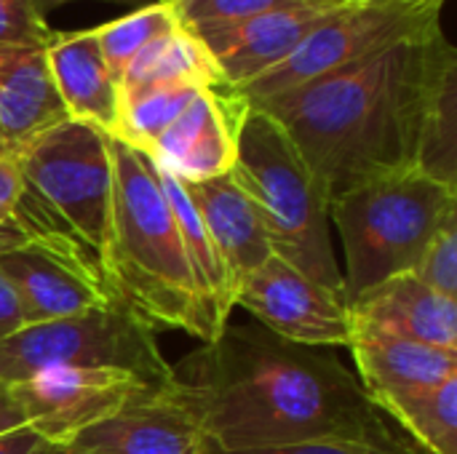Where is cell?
<instances>
[{
  "label": "cell",
  "instance_id": "obj_1",
  "mask_svg": "<svg viewBox=\"0 0 457 454\" xmlns=\"http://www.w3.org/2000/svg\"><path fill=\"white\" fill-rule=\"evenodd\" d=\"M171 375L166 396L217 452L311 442L407 444L335 353L281 340L260 324H228L217 340L174 364Z\"/></svg>",
  "mask_w": 457,
  "mask_h": 454
},
{
  "label": "cell",
  "instance_id": "obj_2",
  "mask_svg": "<svg viewBox=\"0 0 457 454\" xmlns=\"http://www.w3.org/2000/svg\"><path fill=\"white\" fill-rule=\"evenodd\" d=\"M455 59L434 29L252 107L278 120L329 203L370 179L415 169L428 99Z\"/></svg>",
  "mask_w": 457,
  "mask_h": 454
},
{
  "label": "cell",
  "instance_id": "obj_3",
  "mask_svg": "<svg viewBox=\"0 0 457 454\" xmlns=\"http://www.w3.org/2000/svg\"><path fill=\"white\" fill-rule=\"evenodd\" d=\"M107 147L112 163L110 278L115 297L147 326L187 332L206 343L187 252L155 163L110 134Z\"/></svg>",
  "mask_w": 457,
  "mask_h": 454
},
{
  "label": "cell",
  "instance_id": "obj_4",
  "mask_svg": "<svg viewBox=\"0 0 457 454\" xmlns=\"http://www.w3.org/2000/svg\"><path fill=\"white\" fill-rule=\"evenodd\" d=\"M19 169L21 193L11 219L29 241L72 257L115 294L110 278L112 163L107 134L67 118L19 153Z\"/></svg>",
  "mask_w": 457,
  "mask_h": 454
},
{
  "label": "cell",
  "instance_id": "obj_5",
  "mask_svg": "<svg viewBox=\"0 0 457 454\" xmlns=\"http://www.w3.org/2000/svg\"><path fill=\"white\" fill-rule=\"evenodd\" d=\"M230 177L254 203L273 254L345 300L329 203L287 131L260 107L246 104L236 126Z\"/></svg>",
  "mask_w": 457,
  "mask_h": 454
},
{
  "label": "cell",
  "instance_id": "obj_6",
  "mask_svg": "<svg viewBox=\"0 0 457 454\" xmlns=\"http://www.w3.org/2000/svg\"><path fill=\"white\" fill-rule=\"evenodd\" d=\"M457 214V190L407 169L370 179L329 201L348 270L343 273L351 305L378 284L415 273L428 241Z\"/></svg>",
  "mask_w": 457,
  "mask_h": 454
},
{
  "label": "cell",
  "instance_id": "obj_7",
  "mask_svg": "<svg viewBox=\"0 0 457 454\" xmlns=\"http://www.w3.org/2000/svg\"><path fill=\"white\" fill-rule=\"evenodd\" d=\"M48 369H120L155 388H169L174 380L155 329L120 300L80 316L21 326L0 343V380L16 385Z\"/></svg>",
  "mask_w": 457,
  "mask_h": 454
},
{
  "label": "cell",
  "instance_id": "obj_8",
  "mask_svg": "<svg viewBox=\"0 0 457 454\" xmlns=\"http://www.w3.org/2000/svg\"><path fill=\"white\" fill-rule=\"evenodd\" d=\"M445 0H345L337 3L281 64L241 86L246 104H262L303 83L324 78L345 64L388 45L439 29Z\"/></svg>",
  "mask_w": 457,
  "mask_h": 454
},
{
  "label": "cell",
  "instance_id": "obj_9",
  "mask_svg": "<svg viewBox=\"0 0 457 454\" xmlns=\"http://www.w3.org/2000/svg\"><path fill=\"white\" fill-rule=\"evenodd\" d=\"M161 391L120 369H48L13 385L27 425L51 444H70L80 431Z\"/></svg>",
  "mask_w": 457,
  "mask_h": 454
},
{
  "label": "cell",
  "instance_id": "obj_10",
  "mask_svg": "<svg viewBox=\"0 0 457 454\" xmlns=\"http://www.w3.org/2000/svg\"><path fill=\"white\" fill-rule=\"evenodd\" d=\"M236 305L276 337L297 345L348 348L351 343L345 300L276 254L238 284Z\"/></svg>",
  "mask_w": 457,
  "mask_h": 454
},
{
  "label": "cell",
  "instance_id": "obj_11",
  "mask_svg": "<svg viewBox=\"0 0 457 454\" xmlns=\"http://www.w3.org/2000/svg\"><path fill=\"white\" fill-rule=\"evenodd\" d=\"M0 276L19 300L24 326L80 316L118 300L80 262L37 241L0 254Z\"/></svg>",
  "mask_w": 457,
  "mask_h": 454
},
{
  "label": "cell",
  "instance_id": "obj_12",
  "mask_svg": "<svg viewBox=\"0 0 457 454\" xmlns=\"http://www.w3.org/2000/svg\"><path fill=\"white\" fill-rule=\"evenodd\" d=\"M246 102L230 88H201L145 155L179 182H204L233 169L236 126Z\"/></svg>",
  "mask_w": 457,
  "mask_h": 454
},
{
  "label": "cell",
  "instance_id": "obj_13",
  "mask_svg": "<svg viewBox=\"0 0 457 454\" xmlns=\"http://www.w3.org/2000/svg\"><path fill=\"white\" fill-rule=\"evenodd\" d=\"M337 3H319L303 8L268 11L228 27L187 29L212 54L222 83L230 91L252 83L276 64H281L305 40V35L335 8Z\"/></svg>",
  "mask_w": 457,
  "mask_h": 454
},
{
  "label": "cell",
  "instance_id": "obj_14",
  "mask_svg": "<svg viewBox=\"0 0 457 454\" xmlns=\"http://www.w3.org/2000/svg\"><path fill=\"white\" fill-rule=\"evenodd\" d=\"M72 447L88 454H212L198 423L166 391L145 396L118 415L80 431Z\"/></svg>",
  "mask_w": 457,
  "mask_h": 454
},
{
  "label": "cell",
  "instance_id": "obj_15",
  "mask_svg": "<svg viewBox=\"0 0 457 454\" xmlns=\"http://www.w3.org/2000/svg\"><path fill=\"white\" fill-rule=\"evenodd\" d=\"M351 321L442 351H457V300L412 273L394 276L348 305Z\"/></svg>",
  "mask_w": 457,
  "mask_h": 454
},
{
  "label": "cell",
  "instance_id": "obj_16",
  "mask_svg": "<svg viewBox=\"0 0 457 454\" xmlns=\"http://www.w3.org/2000/svg\"><path fill=\"white\" fill-rule=\"evenodd\" d=\"M351 326L348 348L359 369L356 380L372 404L386 396L431 388L457 377V351H442L353 321Z\"/></svg>",
  "mask_w": 457,
  "mask_h": 454
},
{
  "label": "cell",
  "instance_id": "obj_17",
  "mask_svg": "<svg viewBox=\"0 0 457 454\" xmlns=\"http://www.w3.org/2000/svg\"><path fill=\"white\" fill-rule=\"evenodd\" d=\"M182 187L201 217L233 289H238L252 270L273 257L254 203L236 185L230 171L204 182H182Z\"/></svg>",
  "mask_w": 457,
  "mask_h": 454
},
{
  "label": "cell",
  "instance_id": "obj_18",
  "mask_svg": "<svg viewBox=\"0 0 457 454\" xmlns=\"http://www.w3.org/2000/svg\"><path fill=\"white\" fill-rule=\"evenodd\" d=\"M46 59L67 118L112 134L120 110V86L104 62L96 32L51 35Z\"/></svg>",
  "mask_w": 457,
  "mask_h": 454
},
{
  "label": "cell",
  "instance_id": "obj_19",
  "mask_svg": "<svg viewBox=\"0 0 457 454\" xmlns=\"http://www.w3.org/2000/svg\"><path fill=\"white\" fill-rule=\"evenodd\" d=\"M62 120H67V112L46 48L0 51V153L19 158L32 139Z\"/></svg>",
  "mask_w": 457,
  "mask_h": 454
},
{
  "label": "cell",
  "instance_id": "obj_20",
  "mask_svg": "<svg viewBox=\"0 0 457 454\" xmlns=\"http://www.w3.org/2000/svg\"><path fill=\"white\" fill-rule=\"evenodd\" d=\"M155 174H158V182H161V187L171 203V211L177 217V227H179V235H182V244L187 252L190 273H193L198 302H201L206 343H212L222 334V329L230 321V310L236 308V289L230 284V276L225 270L201 217L195 214L182 182L161 166H155Z\"/></svg>",
  "mask_w": 457,
  "mask_h": 454
},
{
  "label": "cell",
  "instance_id": "obj_21",
  "mask_svg": "<svg viewBox=\"0 0 457 454\" xmlns=\"http://www.w3.org/2000/svg\"><path fill=\"white\" fill-rule=\"evenodd\" d=\"M153 83H185L198 88H228L222 75L206 51V45L190 35L182 24L145 45L137 59L120 75V91Z\"/></svg>",
  "mask_w": 457,
  "mask_h": 454
},
{
  "label": "cell",
  "instance_id": "obj_22",
  "mask_svg": "<svg viewBox=\"0 0 457 454\" xmlns=\"http://www.w3.org/2000/svg\"><path fill=\"white\" fill-rule=\"evenodd\" d=\"M415 442L420 454H457V377L375 401Z\"/></svg>",
  "mask_w": 457,
  "mask_h": 454
},
{
  "label": "cell",
  "instance_id": "obj_23",
  "mask_svg": "<svg viewBox=\"0 0 457 454\" xmlns=\"http://www.w3.org/2000/svg\"><path fill=\"white\" fill-rule=\"evenodd\" d=\"M198 86L185 83H153L120 91L118 126L110 136L123 139L137 150H147L193 102Z\"/></svg>",
  "mask_w": 457,
  "mask_h": 454
},
{
  "label": "cell",
  "instance_id": "obj_24",
  "mask_svg": "<svg viewBox=\"0 0 457 454\" xmlns=\"http://www.w3.org/2000/svg\"><path fill=\"white\" fill-rule=\"evenodd\" d=\"M415 169L457 190V59L445 67L428 99Z\"/></svg>",
  "mask_w": 457,
  "mask_h": 454
},
{
  "label": "cell",
  "instance_id": "obj_25",
  "mask_svg": "<svg viewBox=\"0 0 457 454\" xmlns=\"http://www.w3.org/2000/svg\"><path fill=\"white\" fill-rule=\"evenodd\" d=\"M177 24H179V19H177V11H174V3L161 0V3L137 8L129 16L107 21V24L96 27L94 32L99 37V48L104 54V62H107L110 72L120 83V75L137 59V54L145 45H150L153 40H158L161 35H166L169 29H174Z\"/></svg>",
  "mask_w": 457,
  "mask_h": 454
},
{
  "label": "cell",
  "instance_id": "obj_26",
  "mask_svg": "<svg viewBox=\"0 0 457 454\" xmlns=\"http://www.w3.org/2000/svg\"><path fill=\"white\" fill-rule=\"evenodd\" d=\"M177 19L185 29L228 27L268 11L319 5L324 0H171Z\"/></svg>",
  "mask_w": 457,
  "mask_h": 454
},
{
  "label": "cell",
  "instance_id": "obj_27",
  "mask_svg": "<svg viewBox=\"0 0 457 454\" xmlns=\"http://www.w3.org/2000/svg\"><path fill=\"white\" fill-rule=\"evenodd\" d=\"M412 276L434 292L457 300V214L447 217L436 235L428 241Z\"/></svg>",
  "mask_w": 457,
  "mask_h": 454
},
{
  "label": "cell",
  "instance_id": "obj_28",
  "mask_svg": "<svg viewBox=\"0 0 457 454\" xmlns=\"http://www.w3.org/2000/svg\"><path fill=\"white\" fill-rule=\"evenodd\" d=\"M51 35L32 0H0V51L46 48Z\"/></svg>",
  "mask_w": 457,
  "mask_h": 454
},
{
  "label": "cell",
  "instance_id": "obj_29",
  "mask_svg": "<svg viewBox=\"0 0 457 454\" xmlns=\"http://www.w3.org/2000/svg\"><path fill=\"white\" fill-rule=\"evenodd\" d=\"M212 454H420L410 444L399 447H375V444H356V442H311V444H292V447H273V450H252V452H214Z\"/></svg>",
  "mask_w": 457,
  "mask_h": 454
},
{
  "label": "cell",
  "instance_id": "obj_30",
  "mask_svg": "<svg viewBox=\"0 0 457 454\" xmlns=\"http://www.w3.org/2000/svg\"><path fill=\"white\" fill-rule=\"evenodd\" d=\"M48 450H51V442H46L29 425L0 433V454H46Z\"/></svg>",
  "mask_w": 457,
  "mask_h": 454
},
{
  "label": "cell",
  "instance_id": "obj_31",
  "mask_svg": "<svg viewBox=\"0 0 457 454\" xmlns=\"http://www.w3.org/2000/svg\"><path fill=\"white\" fill-rule=\"evenodd\" d=\"M19 193H21V169H19V158L3 155V153H0V211H5V214L11 217V209H13Z\"/></svg>",
  "mask_w": 457,
  "mask_h": 454
},
{
  "label": "cell",
  "instance_id": "obj_32",
  "mask_svg": "<svg viewBox=\"0 0 457 454\" xmlns=\"http://www.w3.org/2000/svg\"><path fill=\"white\" fill-rule=\"evenodd\" d=\"M21 326H24V318H21L19 300H16L13 289L8 286V281L0 276V343L8 340L11 334H16Z\"/></svg>",
  "mask_w": 457,
  "mask_h": 454
},
{
  "label": "cell",
  "instance_id": "obj_33",
  "mask_svg": "<svg viewBox=\"0 0 457 454\" xmlns=\"http://www.w3.org/2000/svg\"><path fill=\"white\" fill-rule=\"evenodd\" d=\"M21 425H27V420H24V412H21L19 399L13 393V385L0 380V433L16 431Z\"/></svg>",
  "mask_w": 457,
  "mask_h": 454
},
{
  "label": "cell",
  "instance_id": "obj_34",
  "mask_svg": "<svg viewBox=\"0 0 457 454\" xmlns=\"http://www.w3.org/2000/svg\"><path fill=\"white\" fill-rule=\"evenodd\" d=\"M29 238L24 235V230L13 222V219H0V254L27 244Z\"/></svg>",
  "mask_w": 457,
  "mask_h": 454
},
{
  "label": "cell",
  "instance_id": "obj_35",
  "mask_svg": "<svg viewBox=\"0 0 457 454\" xmlns=\"http://www.w3.org/2000/svg\"><path fill=\"white\" fill-rule=\"evenodd\" d=\"M64 3H72V0H32V5L37 8L40 16H46L48 11H54V8H59ZM107 3H137V0H107Z\"/></svg>",
  "mask_w": 457,
  "mask_h": 454
},
{
  "label": "cell",
  "instance_id": "obj_36",
  "mask_svg": "<svg viewBox=\"0 0 457 454\" xmlns=\"http://www.w3.org/2000/svg\"><path fill=\"white\" fill-rule=\"evenodd\" d=\"M46 454H88L83 452V450H78V447H72V444H51V450Z\"/></svg>",
  "mask_w": 457,
  "mask_h": 454
},
{
  "label": "cell",
  "instance_id": "obj_37",
  "mask_svg": "<svg viewBox=\"0 0 457 454\" xmlns=\"http://www.w3.org/2000/svg\"><path fill=\"white\" fill-rule=\"evenodd\" d=\"M0 219H11V217H8L5 211H0Z\"/></svg>",
  "mask_w": 457,
  "mask_h": 454
},
{
  "label": "cell",
  "instance_id": "obj_38",
  "mask_svg": "<svg viewBox=\"0 0 457 454\" xmlns=\"http://www.w3.org/2000/svg\"><path fill=\"white\" fill-rule=\"evenodd\" d=\"M324 3H345V0H324Z\"/></svg>",
  "mask_w": 457,
  "mask_h": 454
}]
</instances>
